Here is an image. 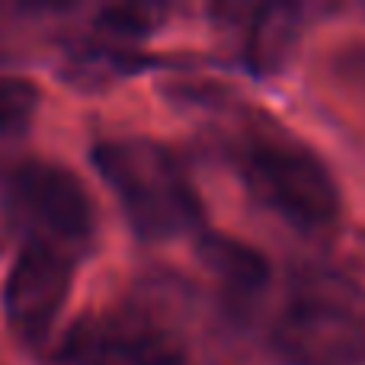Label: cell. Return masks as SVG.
Listing matches in <instances>:
<instances>
[{
    "label": "cell",
    "mask_w": 365,
    "mask_h": 365,
    "mask_svg": "<svg viewBox=\"0 0 365 365\" xmlns=\"http://www.w3.org/2000/svg\"><path fill=\"white\" fill-rule=\"evenodd\" d=\"M93 164L115 192L128 225L148 240H170L202 225V199L186 167L151 138H109Z\"/></svg>",
    "instance_id": "cell-1"
},
{
    "label": "cell",
    "mask_w": 365,
    "mask_h": 365,
    "mask_svg": "<svg viewBox=\"0 0 365 365\" xmlns=\"http://www.w3.org/2000/svg\"><path fill=\"white\" fill-rule=\"evenodd\" d=\"M240 177L250 195L282 221L317 231L340 215V189L314 151L292 138L259 135L240 148Z\"/></svg>",
    "instance_id": "cell-2"
},
{
    "label": "cell",
    "mask_w": 365,
    "mask_h": 365,
    "mask_svg": "<svg viewBox=\"0 0 365 365\" xmlns=\"http://www.w3.org/2000/svg\"><path fill=\"white\" fill-rule=\"evenodd\" d=\"M6 202L48 244H87L96 212L87 186L68 167L51 160H26L6 177Z\"/></svg>",
    "instance_id": "cell-3"
},
{
    "label": "cell",
    "mask_w": 365,
    "mask_h": 365,
    "mask_svg": "<svg viewBox=\"0 0 365 365\" xmlns=\"http://www.w3.org/2000/svg\"><path fill=\"white\" fill-rule=\"evenodd\" d=\"M269 346L285 365H365V317L330 298H298L276 317Z\"/></svg>",
    "instance_id": "cell-4"
},
{
    "label": "cell",
    "mask_w": 365,
    "mask_h": 365,
    "mask_svg": "<svg viewBox=\"0 0 365 365\" xmlns=\"http://www.w3.org/2000/svg\"><path fill=\"white\" fill-rule=\"evenodd\" d=\"M74 282V259L58 244L32 237L16 253L4 282V314L13 336L36 346L51 334Z\"/></svg>",
    "instance_id": "cell-5"
},
{
    "label": "cell",
    "mask_w": 365,
    "mask_h": 365,
    "mask_svg": "<svg viewBox=\"0 0 365 365\" xmlns=\"http://www.w3.org/2000/svg\"><path fill=\"white\" fill-rule=\"evenodd\" d=\"M106 330L125 365H186L189 362L177 334L145 314L125 311V314L106 321Z\"/></svg>",
    "instance_id": "cell-6"
},
{
    "label": "cell",
    "mask_w": 365,
    "mask_h": 365,
    "mask_svg": "<svg viewBox=\"0 0 365 365\" xmlns=\"http://www.w3.org/2000/svg\"><path fill=\"white\" fill-rule=\"evenodd\" d=\"M199 253L208 269L221 279V285L227 292H234V295H257L269 282V263H266V257L237 237L205 231L199 240Z\"/></svg>",
    "instance_id": "cell-7"
},
{
    "label": "cell",
    "mask_w": 365,
    "mask_h": 365,
    "mask_svg": "<svg viewBox=\"0 0 365 365\" xmlns=\"http://www.w3.org/2000/svg\"><path fill=\"white\" fill-rule=\"evenodd\" d=\"M48 365H125L106 324L81 321L61 336Z\"/></svg>",
    "instance_id": "cell-8"
},
{
    "label": "cell",
    "mask_w": 365,
    "mask_h": 365,
    "mask_svg": "<svg viewBox=\"0 0 365 365\" xmlns=\"http://www.w3.org/2000/svg\"><path fill=\"white\" fill-rule=\"evenodd\" d=\"M38 87L26 77H0V141H13L32 125L38 109Z\"/></svg>",
    "instance_id": "cell-9"
},
{
    "label": "cell",
    "mask_w": 365,
    "mask_h": 365,
    "mask_svg": "<svg viewBox=\"0 0 365 365\" xmlns=\"http://www.w3.org/2000/svg\"><path fill=\"white\" fill-rule=\"evenodd\" d=\"M96 23H100V29L122 38H138L154 29V19L145 10H138V6H109V10L100 13Z\"/></svg>",
    "instance_id": "cell-10"
},
{
    "label": "cell",
    "mask_w": 365,
    "mask_h": 365,
    "mask_svg": "<svg viewBox=\"0 0 365 365\" xmlns=\"http://www.w3.org/2000/svg\"><path fill=\"white\" fill-rule=\"evenodd\" d=\"M340 71L349 81L365 83V48H349L346 55L340 58Z\"/></svg>",
    "instance_id": "cell-11"
}]
</instances>
